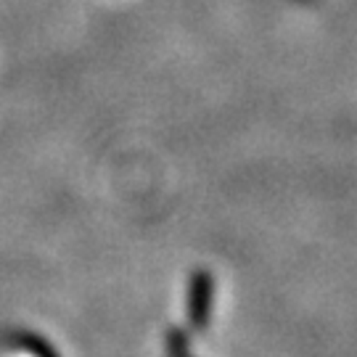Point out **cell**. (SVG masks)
Here are the masks:
<instances>
[{
  "label": "cell",
  "instance_id": "cell-1",
  "mask_svg": "<svg viewBox=\"0 0 357 357\" xmlns=\"http://www.w3.org/2000/svg\"><path fill=\"white\" fill-rule=\"evenodd\" d=\"M209 302H212V278L206 273H199L193 278V289H191V320L196 328H204L206 326Z\"/></svg>",
  "mask_w": 357,
  "mask_h": 357
}]
</instances>
